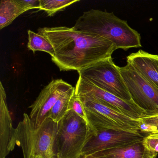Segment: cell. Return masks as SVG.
<instances>
[{
	"instance_id": "6da1fadb",
	"label": "cell",
	"mask_w": 158,
	"mask_h": 158,
	"mask_svg": "<svg viewBox=\"0 0 158 158\" xmlns=\"http://www.w3.org/2000/svg\"><path fill=\"white\" fill-rule=\"evenodd\" d=\"M53 46L52 61L60 71L77 72L104 59L111 58L115 46L101 36L73 27H45L38 29Z\"/></svg>"
},
{
	"instance_id": "7a4b0ae2",
	"label": "cell",
	"mask_w": 158,
	"mask_h": 158,
	"mask_svg": "<svg viewBox=\"0 0 158 158\" xmlns=\"http://www.w3.org/2000/svg\"><path fill=\"white\" fill-rule=\"evenodd\" d=\"M73 27L106 39L114 44L116 50L141 47L140 34L113 12L94 9L84 12Z\"/></svg>"
},
{
	"instance_id": "3957f363",
	"label": "cell",
	"mask_w": 158,
	"mask_h": 158,
	"mask_svg": "<svg viewBox=\"0 0 158 158\" xmlns=\"http://www.w3.org/2000/svg\"><path fill=\"white\" fill-rule=\"evenodd\" d=\"M57 131L58 123L51 118L35 127L24 113L15 128V144L22 148L24 158H59Z\"/></svg>"
},
{
	"instance_id": "277c9868",
	"label": "cell",
	"mask_w": 158,
	"mask_h": 158,
	"mask_svg": "<svg viewBox=\"0 0 158 158\" xmlns=\"http://www.w3.org/2000/svg\"><path fill=\"white\" fill-rule=\"evenodd\" d=\"M93 134L87 123L70 110L58 123L57 144L59 158H81L87 140Z\"/></svg>"
},
{
	"instance_id": "5b68a950",
	"label": "cell",
	"mask_w": 158,
	"mask_h": 158,
	"mask_svg": "<svg viewBox=\"0 0 158 158\" xmlns=\"http://www.w3.org/2000/svg\"><path fill=\"white\" fill-rule=\"evenodd\" d=\"M79 98L83 102L89 123L95 135L107 130L140 133L137 120L120 113L93 98Z\"/></svg>"
},
{
	"instance_id": "8992f818",
	"label": "cell",
	"mask_w": 158,
	"mask_h": 158,
	"mask_svg": "<svg viewBox=\"0 0 158 158\" xmlns=\"http://www.w3.org/2000/svg\"><path fill=\"white\" fill-rule=\"evenodd\" d=\"M79 77L124 100H132L118 66L112 58L99 61L78 71Z\"/></svg>"
},
{
	"instance_id": "52a82bcc",
	"label": "cell",
	"mask_w": 158,
	"mask_h": 158,
	"mask_svg": "<svg viewBox=\"0 0 158 158\" xmlns=\"http://www.w3.org/2000/svg\"><path fill=\"white\" fill-rule=\"evenodd\" d=\"M118 67L132 101L146 111H158V89L129 64Z\"/></svg>"
},
{
	"instance_id": "ba28073f",
	"label": "cell",
	"mask_w": 158,
	"mask_h": 158,
	"mask_svg": "<svg viewBox=\"0 0 158 158\" xmlns=\"http://www.w3.org/2000/svg\"><path fill=\"white\" fill-rule=\"evenodd\" d=\"M75 88L77 97L93 98L134 120L139 119L146 113V111L140 109L132 100L122 99L81 77H78Z\"/></svg>"
},
{
	"instance_id": "9c48e42d",
	"label": "cell",
	"mask_w": 158,
	"mask_h": 158,
	"mask_svg": "<svg viewBox=\"0 0 158 158\" xmlns=\"http://www.w3.org/2000/svg\"><path fill=\"white\" fill-rule=\"evenodd\" d=\"M73 87L62 79H54L50 82L40 93L38 97L29 107V115L35 127L40 126L48 118L56 101Z\"/></svg>"
},
{
	"instance_id": "30bf717a",
	"label": "cell",
	"mask_w": 158,
	"mask_h": 158,
	"mask_svg": "<svg viewBox=\"0 0 158 158\" xmlns=\"http://www.w3.org/2000/svg\"><path fill=\"white\" fill-rule=\"evenodd\" d=\"M145 136L139 133L107 130L93 134L82 150V157L102 151L120 148L142 141Z\"/></svg>"
},
{
	"instance_id": "8fae6325",
	"label": "cell",
	"mask_w": 158,
	"mask_h": 158,
	"mask_svg": "<svg viewBox=\"0 0 158 158\" xmlns=\"http://www.w3.org/2000/svg\"><path fill=\"white\" fill-rule=\"evenodd\" d=\"M15 128L8 109L6 92L0 82V158H6L15 148Z\"/></svg>"
},
{
	"instance_id": "7c38bea8",
	"label": "cell",
	"mask_w": 158,
	"mask_h": 158,
	"mask_svg": "<svg viewBox=\"0 0 158 158\" xmlns=\"http://www.w3.org/2000/svg\"><path fill=\"white\" fill-rule=\"evenodd\" d=\"M127 63L158 89V55L139 50L127 56Z\"/></svg>"
},
{
	"instance_id": "4fadbf2b",
	"label": "cell",
	"mask_w": 158,
	"mask_h": 158,
	"mask_svg": "<svg viewBox=\"0 0 158 158\" xmlns=\"http://www.w3.org/2000/svg\"><path fill=\"white\" fill-rule=\"evenodd\" d=\"M157 152L147 149L142 141L120 148L102 151L85 158H157Z\"/></svg>"
},
{
	"instance_id": "5bb4252c",
	"label": "cell",
	"mask_w": 158,
	"mask_h": 158,
	"mask_svg": "<svg viewBox=\"0 0 158 158\" xmlns=\"http://www.w3.org/2000/svg\"><path fill=\"white\" fill-rule=\"evenodd\" d=\"M25 12L15 0H1L0 3V29L8 26L17 17Z\"/></svg>"
},
{
	"instance_id": "9a60e30c",
	"label": "cell",
	"mask_w": 158,
	"mask_h": 158,
	"mask_svg": "<svg viewBox=\"0 0 158 158\" xmlns=\"http://www.w3.org/2000/svg\"><path fill=\"white\" fill-rule=\"evenodd\" d=\"M75 93V88L73 87L61 97L51 109L50 118L57 123L61 120L69 111L68 109L69 102Z\"/></svg>"
},
{
	"instance_id": "2e32d148",
	"label": "cell",
	"mask_w": 158,
	"mask_h": 158,
	"mask_svg": "<svg viewBox=\"0 0 158 158\" xmlns=\"http://www.w3.org/2000/svg\"><path fill=\"white\" fill-rule=\"evenodd\" d=\"M28 41L27 48L34 52L37 51L49 53L51 57L54 56L55 51L53 46L45 37L31 30L27 31Z\"/></svg>"
},
{
	"instance_id": "e0dca14e",
	"label": "cell",
	"mask_w": 158,
	"mask_h": 158,
	"mask_svg": "<svg viewBox=\"0 0 158 158\" xmlns=\"http://www.w3.org/2000/svg\"><path fill=\"white\" fill-rule=\"evenodd\" d=\"M139 132L148 135L158 134V111H149L139 119Z\"/></svg>"
},
{
	"instance_id": "ac0fdd59",
	"label": "cell",
	"mask_w": 158,
	"mask_h": 158,
	"mask_svg": "<svg viewBox=\"0 0 158 158\" xmlns=\"http://www.w3.org/2000/svg\"><path fill=\"white\" fill-rule=\"evenodd\" d=\"M78 2L79 0H40V10L45 11L48 16H52L58 12L64 10L68 6Z\"/></svg>"
},
{
	"instance_id": "d6986e66",
	"label": "cell",
	"mask_w": 158,
	"mask_h": 158,
	"mask_svg": "<svg viewBox=\"0 0 158 158\" xmlns=\"http://www.w3.org/2000/svg\"><path fill=\"white\" fill-rule=\"evenodd\" d=\"M68 109H69V110H72L78 116L84 119L87 123L89 127L91 128L88 120L85 110L83 102L80 99V98L75 95V93L74 94L73 96L72 97L70 100ZM91 129H92V128H91Z\"/></svg>"
},
{
	"instance_id": "ffe728a7",
	"label": "cell",
	"mask_w": 158,
	"mask_h": 158,
	"mask_svg": "<svg viewBox=\"0 0 158 158\" xmlns=\"http://www.w3.org/2000/svg\"><path fill=\"white\" fill-rule=\"evenodd\" d=\"M144 147L150 151L158 153V134L147 135L142 140Z\"/></svg>"
},
{
	"instance_id": "44dd1931",
	"label": "cell",
	"mask_w": 158,
	"mask_h": 158,
	"mask_svg": "<svg viewBox=\"0 0 158 158\" xmlns=\"http://www.w3.org/2000/svg\"><path fill=\"white\" fill-rule=\"evenodd\" d=\"M15 2L25 12L40 8V0H15Z\"/></svg>"
},
{
	"instance_id": "7402d4cb",
	"label": "cell",
	"mask_w": 158,
	"mask_h": 158,
	"mask_svg": "<svg viewBox=\"0 0 158 158\" xmlns=\"http://www.w3.org/2000/svg\"><path fill=\"white\" fill-rule=\"evenodd\" d=\"M81 158H84V157H81Z\"/></svg>"
}]
</instances>
